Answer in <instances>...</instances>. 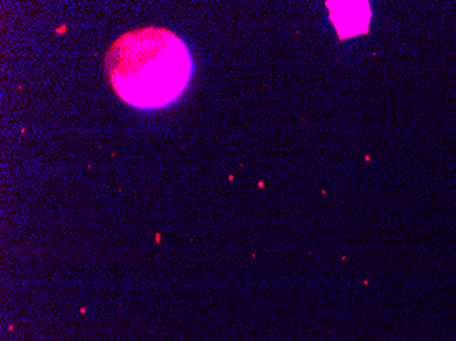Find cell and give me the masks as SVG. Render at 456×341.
<instances>
[{
  "label": "cell",
  "instance_id": "cell-2",
  "mask_svg": "<svg viewBox=\"0 0 456 341\" xmlns=\"http://www.w3.org/2000/svg\"><path fill=\"white\" fill-rule=\"evenodd\" d=\"M330 20L340 37H351L368 30L370 22V7L366 2H337L328 4Z\"/></svg>",
  "mask_w": 456,
  "mask_h": 341
},
{
  "label": "cell",
  "instance_id": "cell-1",
  "mask_svg": "<svg viewBox=\"0 0 456 341\" xmlns=\"http://www.w3.org/2000/svg\"><path fill=\"white\" fill-rule=\"evenodd\" d=\"M106 69L123 101L152 111L173 104L186 91L193 59L188 45L171 30L147 27L125 33L112 43Z\"/></svg>",
  "mask_w": 456,
  "mask_h": 341
}]
</instances>
